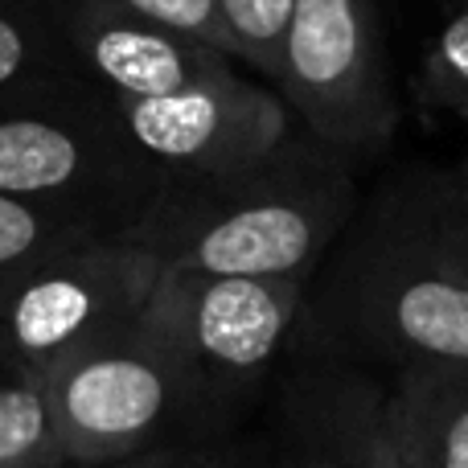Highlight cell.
Here are the masks:
<instances>
[{
	"label": "cell",
	"instance_id": "1",
	"mask_svg": "<svg viewBox=\"0 0 468 468\" xmlns=\"http://www.w3.org/2000/svg\"><path fill=\"white\" fill-rule=\"evenodd\" d=\"M357 214V161L296 120L267 156L218 177L165 181L128 239L173 271L308 280Z\"/></svg>",
	"mask_w": 468,
	"mask_h": 468
},
{
	"label": "cell",
	"instance_id": "2",
	"mask_svg": "<svg viewBox=\"0 0 468 468\" xmlns=\"http://www.w3.org/2000/svg\"><path fill=\"white\" fill-rule=\"evenodd\" d=\"M333 324L395 370L468 362V280L440 255L411 173L357 206L333 247Z\"/></svg>",
	"mask_w": 468,
	"mask_h": 468
},
{
	"label": "cell",
	"instance_id": "3",
	"mask_svg": "<svg viewBox=\"0 0 468 468\" xmlns=\"http://www.w3.org/2000/svg\"><path fill=\"white\" fill-rule=\"evenodd\" d=\"M49 399L70 464L227 440L202 382L148 321L66 362Z\"/></svg>",
	"mask_w": 468,
	"mask_h": 468
},
{
	"label": "cell",
	"instance_id": "4",
	"mask_svg": "<svg viewBox=\"0 0 468 468\" xmlns=\"http://www.w3.org/2000/svg\"><path fill=\"white\" fill-rule=\"evenodd\" d=\"M165 189L99 87L0 112V194L128 234Z\"/></svg>",
	"mask_w": 468,
	"mask_h": 468
},
{
	"label": "cell",
	"instance_id": "5",
	"mask_svg": "<svg viewBox=\"0 0 468 468\" xmlns=\"http://www.w3.org/2000/svg\"><path fill=\"white\" fill-rule=\"evenodd\" d=\"M165 263L128 234H107L0 283V370L54 378L79 354L136 329Z\"/></svg>",
	"mask_w": 468,
	"mask_h": 468
},
{
	"label": "cell",
	"instance_id": "6",
	"mask_svg": "<svg viewBox=\"0 0 468 468\" xmlns=\"http://www.w3.org/2000/svg\"><path fill=\"white\" fill-rule=\"evenodd\" d=\"M304 292L308 280L165 267L144 321L194 370L227 436H234L239 420L255 407L280 357L288 354L292 333L308 313Z\"/></svg>",
	"mask_w": 468,
	"mask_h": 468
},
{
	"label": "cell",
	"instance_id": "7",
	"mask_svg": "<svg viewBox=\"0 0 468 468\" xmlns=\"http://www.w3.org/2000/svg\"><path fill=\"white\" fill-rule=\"evenodd\" d=\"M271 87L308 132L357 165L395 140L399 99L374 0H296Z\"/></svg>",
	"mask_w": 468,
	"mask_h": 468
},
{
	"label": "cell",
	"instance_id": "8",
	"mask_svg": "<svg viewBox=\"0 0 468 468\" xmlns=\"http://www.w3.org/2000/svg\"><path fill=\"white\" fill-rule=\"evenodd\" d=\"M112 99V95H107ZM123 132L165 181L218 177L283 144L296 115L271 82L230 66L214 79L161 99H112Z\"/></svg>",
	"mask_w": 468,
	"mask_h": 468
},
{
	"label": "cell",
	"instance_id": "9",
	"mask_svg": "<svg viewBox=\"0 0 468 468\" xmlns=\"http://www.w3.org/2000/svg\"><path fill=\"white\" fill-rule=\"evenodd\" d=\"M62 21L82 74L112 99L177 95L242 66L227 49L115 0H62Z\"/></svg>",
	"mask_w": 468,
	"mask_h": 468
},
{
	"label": "cell",
	"instance_id": "10",
	"mask_svg": "<svg viewBox=\"0 0 468 468\" xmlns=\"http://www.w3.org/2000/svg\"><path fill=\"white\" fill-rule=\"evenodd\" d=\"M275 436L316 468H411L390 423L387 382L349 362H321L283 378Z\"/></svg>",
	"mask_w": 468,
	"mask_h": 468
},
{
	"label": "cell",
	"instance_id": "11",
	"mask_svg": "<svg viewBox=\"0 0 468 468\" xmlns=\"http://www.w3.org/2000/svg\"><path fill=\"white\" fill-rule=\"evenodd\" d=\"M95 87L66 37L62 0H0V112Z\"/></svg>",
	"mask_w": 468,
	"mask_h": 468
},
{
	"label": "cell",
	"instance_id": "12",
	"mask_svg": "<svg viewBox=\"0 0 468 468\" xmlns=\"http://www.w3.org/2000/svg\"><path fill=\"white\" fill-rule=\"evenodd\" d=\"M390 423L411 468H468V362L395 370Z\"/></svg>",
	"mask_w": 468,
	"mask_h": 468
},
{
	"label": "cell",
	"instance_id": "13",
	"mask_svg": "<svg viewBox=\"0 0 468 468\" xmlns=\"http://www.w3.org/2000/svg\"><path fill=\"white\" fill-rule=\"evenodd\" d=\"M107 227L66 210H49V206L25 202V197L0 194V283L13 275L37 267L41 259L58 255L66 247H79L90 239H107Z\"/></svg>",
	"mask_w": 468,
	"mask_h": 468
},
{
	"label": "cell",
	"instance_id": "14",
	"mask_svg": "<svg viewBox=\"0 0 468 468\" xmlns=\"http://www.w3.org/2000/svg\"><path fill=\"white\" fill-rule=\"evenodd\" d=\"M66 461L46 378L0 370V468Z\"/></svg>",
	"mask_w": 468,
	"mask_h": 468
},
{
	"label": "cell",
	"instance_id": "15",
	"mask_svg": "<svg viewBox=\"0 0 468 468\" xmlns=\"http://www.w3.org/2000/svg\"><path fill=\"white\" fill-rule=\"evenodd\" d=\"M415 95L423 112L448 115L468 128V0H448L428 49H423Z\"/></svg>",
	"mask_w": 468,
	"mask_h": 468
},
{
	"label": "cell",
	"instance_id": "16",
	"mask_svg": "<svg viewBox=\"0 0 468 468\" xmlns=\"http://www.w3.org/2000/svg\"><path fill=\"white\" fill-rule=\"evenodd\" d=\"M292 8H296V0H218L234 58L250 66L263 82H275V74H280Z\"/></svg>",
	"mask_w": 468,
	"mask_h": 468
},
{
	"label": "cell",
	"instance_id": "17",
	"mask_svg": "<svg viewBox=\"0 0 468 468\" xmlns=\"http://www.w3.org/2000/svg\"><path fill=\"white\" fill-rule=\"evenodd\" d=\"M263 461H267V440L227 436V440H210V444L161 448V452H144L132 456V461L70 464V468H263Z\"/></svg>",
	"mask_w": 468,
	"mask_h": 468
},
{
	"label": "cell",
	"instance_id": "18",
	"mask_svg": "<svg viewBox=\"0 0 468 468\" xmlns=\"http://www.w3.org/2000/svg\"><path fill=\"white\" fill-rule=\"evenodd\" d=\"M411 181H415V197H420L423 222H428V230H431V242H436L440 255L468 280V202L440 186L436 169L411 173Z\"/></svg>",
	"mask_w": 468,
	"mask_h": 468
},
{
	"label": "cell",
	"instance_id": "19",
	"mask_svg": "<svg viewBox=\"0 0 468 468\" xmlns=\"http://www.w3.org/2000/svg\"><path fill=\"white\" fill-rule=\"evenodd\" d=\"M123 8H136V13L153 16V21L169 25V29H181V33H194V37L210 41V46L227 49L234 58V46H230V33L222 25V13H218V0H115ZM239 62V58H234Z\"/></svg>",
	"mask_w": 468,
	"mask_h": 468
},
{
	"label": "cell",
	"instance_id": "20",
	"mask_svg": "<svg viewBox=\"0 0 468 468\" xmlns=\"http://www.w3.org/2000/svg\"><path fill=\"white\" fill-rule=\"evenodd\" d=\"M263 468H316V464L308 461L300 448H292L288 440L267 436V461H263Z\"/></svg>",
	"mask_w": 468,
	"mask_h": 468
},
{
	"label": "cell",
	"instance_id": "21",
	"mask_svg": "<svg viewBox=\"0 0 468 468\" xmlns=\"http://www.w3.org/2000/svg\"><path fill=\"white\" fill-rule=\"evenodd\" d=\"M436 181L448 189V194H456L468 202V156H461V161L448 165V169H436Z\"/></svg>",
	"mask_w": 468,
	"mask_h": 468
},
{
	"label": "cell",
	"instance_id": "22",
	"mask_svg": "<svg viewBox=\"0 0 468 468\" xmlns=\"http://www.w3.org/2000/svg\"><path fill=\"white\" fill-rule=\"evenodd\" d=\"M25 468H70V461H46V464H25Z\"/></svg>",
	"mask_w": 468,
	"mask_h": 468
}]
</instances>
